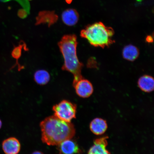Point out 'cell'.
Listing matches in <instances>:
<instances>
[{
  "mask_svg": "<svg viewBox=\"0 0 154 154\" xmlns=\"http://www.w3.org/2000/svg\"><path fill=\"white\" fill-rule=\"evenodd\" d=\"M77 95L82 98H88L91 96L94 91V88L89 81L82 78L73 83Z\"/></svg>",
  "mask_w": 154,
  "mask_h": 154,
  "instance_id": "5b68a950",
  "label": "cell"
},
{
  "mask_svg": "<svg viewBox=\"0 0 154 154\" xmlns=\"http://www.w3.org/2000/svg\"><path fill=\"white\" fill-rule=\"evenodd\" d=\"M61 18L63 23L66 26H72L78 22L79 15L75 10L69 9L63 11L61 15Z\"/></svg>",
  "mask_w": 154,
  "mask_h": 154,
  "instance_id": "9c48e42d",
  "label": "cell"
},
{
  "mask_svg": "<svg viewBox=\"0 0 154 154\" xmlns=\"http://www.w3.org/2000/svg\"><path fill=\"white\" fill-rule=\"evenodd\" d=\"M22 49V48H21L20 46L15 47L14 49H13L12 53H11L12 56L15 59H19L21 55Z\"/></svg>",
  "mask_w": 154,
  "mask_h": 154,
  "instance_id": "9a60e30c",
  "label": "cell"
},
{
  "mask_svg": "<svg viewBox=\"0 0 154 154\" xmlns=\"http://www.w3.org/2000/svg\"><path fill=\"white\" fill-rule=\"evenodd\" d=\"M32 154H44L43 153H42L41 152L39 151H35Z\"/></svg>",
  "mask_w": 154,
  "mask_h": 154,
  "instance_id": "e0dca14e",
  "label": "cell"
},
{
  "mask_svg": "<svg viewBox=\"0 0 154 154\" xmlns=\"http://www.w3.org/2000/svg\"><path fill=\"white\" fill-rule=\"evenodd\" d=\"M2 125V121L1 119H0V129L1 128Z\"/></svg>",
  "mask_w": 154,
  "mask_h": 154,
  "instance_id": "ac0fdd59",
  "label": "cell"
},
{
  "mask_svg": "<svg viewBox=\"0 0 154 154\" xmlns=\"http://www.w3.org/2000/svg\"><path fill=\"white\" fill-rule=\"evenodd\" d=\"M108 138V137H104L96 140L88 154H110L106 148Z\"/></svg>",
  "mask_w": 154,
  "mask_h": 154,
  "instance_id": "ba28073f",
  "label": "cell"
},
{
  "mask_svg": "<svg viewBox=\"0 0 154 154\" xmlns=\"http://www.w3.org/2000/svg\"><path fill=\"white\" fill-rule=\"evenodd\" d=\"M2 148L5 154H17L20 152L21 145L16 138L10 137L4 140Z\"/></svg>",
  "mask_w": 154,
  "mask_h": 154,
  "instance_id": "8992f818",
  "label": "cell"
},
{
  "mask_svg": "<svg viewBox=\"0 0 154 154\" xmlns=\"http://www.w3.org/2000/svg\"><path fill=\"white\" fill-rule=\"evenodd\" d=\"M140 52L135 46L130 44L125 46L123 49L122 55L123 58L126 60L133 61L139 57Z\"/></svg>",
  "mask_w": 154,
  "mask_h": 154,
  "instance_id": "7c38bea8",
  "label": "cell"
},
{
  "mask_svg": "<svg viewBox=\"0 0 154 154\" xmlns=\"http://www.w3.org/2000/svg\"><path fill=\"white\" fill-rule=\"evenodd\" d=\"M138 85L142 91L146 92H151L154 90V79L151 76L144 75L138 79Z\"/></svg>",
  "mask_w": 154,
  "mask_h": 154,
  "instance_id": "8fae6325",
  "label": "cell"
},
{
  "mask_svg": "<svg viewBox=\"0 0 154 154\" xmlns=\"http://www.w3.org/2000/svg\"><path fill=\"white\" fill-rule=\"evenodd\" d=\"M42 140L49 146L59 145L64 140L72 138L75 134L74 125L55 116H50L40 124Z\"/></svg>",
  "mask_w": 154,
  "mask_h": 154,
  "instance_id": "6da1fadb",
  "label": "cell"
},
{
  "mask_svg": "<svg viewBox=\"0 0 154 154\" xmlns=\"http://www.w3.org/2000/svg\"><path fill=\"white\" fill-rule=\"evenodd\" d=\"M78 44L77 36L74 34L63 36L58 44L64 60L62 69L73 74V83L83 78L82 71L83 64L77 56Z\"/></svg>",
  "mask_w": 154,
  "mask_h": 154,
  "instance_id": "7a4b0ae2",
  "label": "cell"
},
{
  "mask_svg": "<svg viewBox=\"0 0 154 154\" xmlns=\"http://www.w3.org/2000/svg\"><path fill=\"white\" fill-rule=\"evenodd\" d=\"M113 29L106 26L103 23L97 22L89 25L82 30L80 35L94 47H108L114 43Z\"/></svg>",
  "mask_w": 154,
  "mask_h": 154,
  "instance_id": "3957f363",
  "label": "cell"
},
{
  "mask_svg": "<svg viewBox=\"0 0 154 154\" xmlns=\"http://www.w3.org/2000/svg\"><path fill=\"white\" fill-rule=\"evenodd\" d=\"M34 78L35 81L38 84L44 85L49 82L51 76L47 71L40 70L35 73Z\"/></svg>",
  "mask_w": 154,
  "mask_h": 154,
  "instance_id": "4fadbf2b",
  "label": "cell"
},
{
  "mask_svg": "<svg viewBox=\"0 0 154 154\" xmlns=\"http://www.w3.org/2000/svg\"><path fill=\"white\" fill-rule=\"evenodd\" d=\"M12 0H0L1 2H7ZM16 1L22 7L23 9L28 15L30 13V5L29 0H13Z\"/></svg>",
  "mask_w": 154,
  "mask_h": 154,
  "instance_id": "5bb4252c",
  "label": "cell"
},
{
  "mask_svg": "<svg viewBox=\"0 0 154 154\" xmlns=\"http://www.w3.org/2000/svg\"><path fill=\"white\" fill-rule=\"evenodd\" d=\"M57 146L59 154H75L80 152L78 144L71 139L65 140Z\"/></svg>",
  "mask_w": 154,
  "mask_h": 154,
  "instance_id": "52a82bcc",
  "label": "cell"
},
{
  "mask_svg": "<svg viewBox=\"0 0 154 154\" xmlns=\"http://www.w3.org/2000/svg\"><path fill=\"white\" fill-rule=\"evenodd\" d=\"M146 42L148 43H153V38L151 35H148L146 38Z\"/></svg>",
  "mask_w": 154,
  "mask_h": 154,
  "instance_id": "2e32d148",
  "label": "cell"
},
{
  "mask_svg": "<svg viewBox=\"0 0 154 154\" xmlns=\"http://www.w3.org/2000/svg\"><path fill=\"white\" fill-rule=\"evenodd\" d=\"M76 106L69 101L64 100L54 106L53 110L55 116L60 120L70 122L76 118Z\"/></svg>",
  "mask_w": 154,
  "mask_h": 154,
  "instance_id": "277c9868",
  "label": "cell"
},
{
  "mask_svg": "<svg viewBox=\"0 0 154 154\" xmlns=\"http://www.w3.org/2000/svg\"><path fill=\"white\" fill-rule=\"evenodd\" d=\"M90 129L94 134L99 135L104 133L107 128L106 121L100 118H96L90 124Z\"/></svg>",
  "mask_w": 154,
  "mask_h": 154,
  "instance_id": "30bf717a",
  "label": "cell"
}]
</instances>
